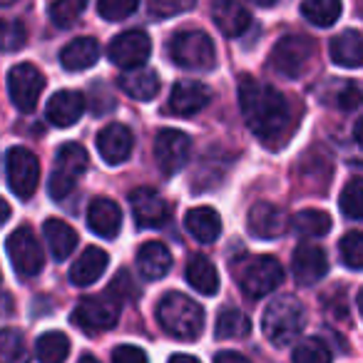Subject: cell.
Returning <instances> with one entry per match:
<instances>
[{"mask_svg":"<svg viewBox=\"0 0 363 363\" xmlns=\"http://www.w3.org/2000/svg\"><path fill=\"white\" fill-rule=\"evenodd\" d=\"M239 107L247 127L262 142H284L291 127V107L277 87L252 75L239 80Z\"/></svg>","mask_w":363,"mask_h":363,"instance_id":"6da1fadb","label":"cell"},{"mask_svg":"<svg viewBox=\"0 0 363 363\" xmlns=\"http://www.w3.org/2000/svg\"><path fill=\"white\" fill-rule=\"evenodd\" d=\"M157 321L169 336L194 341L204 328V308L179 291H167L157 303Z\"/></svg>","mask_w":363,"mask_h":363,"instance_id":"7a4b0ae2","label":"cell"},{"mask_svg":"<svg viewBox=\"0 0 363 363\" xmlns=\"http://www.w3.org/2000/svg\"><path fill=\"white\" fill-rule=\"evenodd\" d=\"M303 323H306V311L303 303L294 296H279L264 308L262 331L269 338L272 346H289L294 338H298Z\"/></svg>","mask_w":363,"mask_h":363,"instance_id":"3957f363","label":"cell"},{"mask_svg":"<svg viewBox=\"0 0 363 363\" xmlns=\"http://www.w3.org/2000/svg\"><path fill=\"white\" fill-rule=\"evenodd\" d=\"M169 60L182 70L207 72L217 65V50L207 33L202 30H179L172 35L169 45Z\"/></svg>","mask_w":363,"mask_h":363,"instance_id":"277c9868","label":"cell"},{"mask_svg":"<svg viewBox=\"0 0 363 363\" xmlns=\"http://www.w3.org/2000/svg\"><path fill=\"white\" fill-rule=\"evenodd\" d=\"M232 272L242 291L252 298H262L272 294L284 281V269L279 259L272 254H259V257H244L239 264H232Z\"/></svg>","mask_w":363,"mask_h":363,"instance_id":"5b68a950","label":"cell"},{"mask_svg":"<svg viewBox=\"0 0 363 363\" xmlns=\"http://www.w3.org/2000/svg\"><path fill=\"white\" fill-rule=\"evenodd\" d=\"M87 169V152L77 142H67L57 150L55 167H52V174L48 179V194H50L55 202L65 199L67 194L75 189L77 179L85 174Z\"/></svg>","mask_w":363,"mask_h":363,"instance_id":"8992f818","label":"cell"},{"mask_svg":"<svg viewBox=\"0 0 363 363\" xmlns=\"http://www.w3.org/2000/svg\"><path fill=\"white\" fill-rule=\"evenodd\" d=\"M313 60V43L306 35H286L272 48L269 65L284 77H301Z\"/></svg>","mask_w":363,"mask_h":363,"instance_id":"52a82bcc","label":"cell"},{"mask_svg":"<svg viewBox=\"0 0 363 363\" xmlns=\"http://www.w3.org/2000/svg\"><path fill=\"white\" fill-rule=\"evenodd\" d=\"M6 249L11 264L16 269L18 277L23 279H33L43 272L45 267V257H43L40 242H38L35 232L30 227H18L16 232L8 234L6 239Z\"/></svg>","mask_w":363,"mask_h":363,"instance_id":"ba28073f","label":"cell"},{"mask_svg":"<svg viewBox=\"0 0 363 363\" xmlns=\"http://www.w3.org/2000/svg\"><path fill=\"white\" fill-rule=\"evenodd\" d=\"M6 177L16 197L30 199L40 182V162L26 147H11L6 152Z\"/></svg>","mask_w":363,"mask_h":363,"instance_id":"9c48e42d","label":"cell"},{"mask_svg":"<svg viewBox=\"0 0 363 363\" xmlns=\"http://www.w3.org/2000/svg\"><path fill=\"white\" fill-rule=\"evenodd\" d=\"M45 90V77L33 62L13 65L8 72V95L21 112H33Z\"/></svg>","mask_w":363,"mask_h":363,"instance_id":"30bf717a","label":"cell"},{"mask_svg":"<svg viewBox=\"0 0 363 363\" xmlns=\"http://www.w3.org/2000/svg\"><path fill=\"white\" fill-rule=\"evenodd\" d=\"M120 321V303L105 296H85L72 311V323L90 333L110 331Z\"/></svg>","mask_w":363,"mask_h":363,"instance_id":"8fae6325","label":"cell"},{"mask_svg":"<svg viewBox=\"0 0 363 363\" xmlns=\"http://www.w3.org/2000/svg\"><path fill=\"white\" fill-rule=\"evenodd\" d=\"M152 52V40L142 30H125L110 43L107 57L122 70H140Z\"/></svg>","mask_w":363,"mask_h":363,"instance_id":"7c38bea8","label":"cell"},{"mask_svg":"<svg viewBox=\"0 0 363 363\" xmlns=\"http://www.w3.org/2000/svg\"><path fill=\"white\" fill-rule=\"evenodd\" d=\"M189 155H192V140L184 132L172 130V127L160 130L155 140V157L164 174H177L179 169H184Z\"/></svg>","mask_w":363,"mask_h":363,"instance_id":"4fadbf2b","label":"cell"},{"mask_svg":"<svg viewBox=\"0 0 363 363\" xmlns=\"http://www.w3.org/2000/svg\"><path fill=\"white\" fill-rule=\"evenodd\" d=\"M130 207L135 214L137 227L142 229H160L169 219V204L160 197L152 187H140L130 194Z\"/></svg>","mask_w":363,"mask_h":363,"instance_id":"5bb4252c","label":"cell"},{"mask_svg":"<svg viewBox=\"0 0 363 363\" xmlns=\"http://www.w3.org/2000/svg\"><path fill=\"white\" fill-rule=\"evenodd\" d=\"M289 222H291V219L286 217V212L272 202H257L247 214L249 234H254V237H259V239L281 237L289 229Z\"/></svg>","mask_w":363,"mask_h":363,"instance_id":"9a60e30c","label":"cell"},{"mask_svg":"<svg viewBox=\"0 0 363 363\" xmlns=\"http://www.w3.org/2000/svg\"><path fill=\"white\" fill-rule=\"evenodd\" d=\"M132 147H135V135L122 122H110L97 135V152L110 167L122 164L132 155Z\"/></svg>","mask_w":363,"mask_h":363,"instance_id":"2e32d148","label":"cell"},{"mask_svg":"<svg viewBox=\"0 0 363 363\" xmlns=\"http://www.w3.org/2000/svg\"><path fill=\"white\" fill-rule=\"evenodd\" d=\"M212 100V90H209L204 82L199 80H179L174 87H172L169 95V112L182 117L197 115L199 110L209 105Z\"/></svg>","mask_w":363,"mask_h":363,"instance_id":"e0dca14e","label":"cell"},{"mask_svg":"<svg viewBox=\"0 0 363 363\" xmlns=\"http://www.w3.org/2000/svg\"><path fill=\"white\" fill-rule=\"evenodd\" d=\"M294 279H296L301 286H311V284L321 281L328 272V259L326 252L316 244H301V247L294 252L291 259Z\"/></svg>","mask_w":363,"mask_h":363,"instance_id":"ac0fdd59","label":"cell"},{"mask_svg":"<svg viewBox=\"0 0 363 363\" xmlns=\"http://www.w3.org/2000/svg\"><path fill=\"white\" fill-rule=\"evenodd\" d=\"M87 227L102 239H115L122 229V212L112 199L95 197L87 207Z\"/></svg>","mask_w":363,"mask_h":363,"instance_id":"d6986e66","label":"cell"},{"mask_svg":"<svg viewBox=\"0 0 363 363\" xmlns=\"http://www.w3.org/2000/svg\"><path fill=\"white\" fill-rule=\"evenodd\" d=\"M85 112V97L77 90H60L48 100L45 117L55 127H72Z\"/></svg>","mask_w":363,"mask_h":363,"instance_id":"ffe728a7","label":"cell"},{"mask_svg":"<svg viewBox=\"0 0 363 363\" xmlns=\"http://www.w3.org/2000/svg\"><path fill=\"white\" fill-rule=\"evenodd\" d=\"M107 264H110V254L100 247H87L80 254V259H75V264L70 267V281L75 286H90L97 279L105 274Z\"/></svg>","mask_w":363,"mask_h":363,"instance_id":"44dd1931","label":"cell"},{"mask_svg":"<svg viewBox=\"0 0 363 363\" xmlns=\"http://www.w3.org/2000/svg\"><path fill=\"white\" fill-rule=\"evenodd\" d=\"M137 267L147 281H157L172 269V254L162 242H145L137 252Z\"/></svg>","mask_w":363,"mask_h":363,"instance_id":"7402d4cb","label":"cell"},{"mask_svg":"<svg viewBox=\"0 0 363 363\" xmlns=\"http://www.w3.org/2000/svg\"><path fill=\"white\" fill-rule=\"evenodd\" d=\"M100 57V45L95 38H75L60 52V65L67 72H80L92 67Z\"/></svg>","mask_w":363,"mask_h":363,"instance_id":"603a6c76","label":"cell"},{"mask_svg":"<svg viewBox=\"0 0 363 363\" xmlns=\"http://www.w3.org/2000/svg\"><path fill=\"white\" fill-rule=\"evenodd\" d=\"M212 21L227 38H239L252 26V13L239 3H214Z\"/></svg>","mask_w":363,"mask_h":363,"instance_id":"cb8c5ba5","label":"cell"},{"mask_svg":"<svg viewBox=\"0 0 363 363\" xmlns=\"http://www.w3.org/2000/svg\"><path fill=\"white\" fill-rule=\"evenodd\" d=\"M331 60L338 67H361L363 65V35L358 30H343L328 45Z\"/></svg>","mask_w":363,"mask_h":363,"instance_id":"d4e9b609","label":"cell"},{"mask_svg":"<svg viewBox=\"0 0 363 363\" xmlns=\"http://www.w3.org/2000/svg\"><path fill=\"white\" fill-rule=\"evenodd\" d=\"M184 277H187V284L199 291L202 296H214L219 291V272L207 257L197 254L187 262L184 267Z\"/></svg>","mask_w":363,"mask_h":363,"instance_id":"484cf974","label":"cell"},{"mask_svg":"<svg viewBox=\"0 0 363 363\" xmlns=\"http://www.w3.org/2000/svg\"><path fill=\"white\" fill-rule=\"evenodd\" d=\"M184 227L197 242L212 244L222 234V219H219L217 209L212 207H194L184 217Z\"/></svg>","mask_w":363,"mask_h":363,"instance_id":"4316f807","label":"cell"},{"mask_svg":"<svg viewBox=\"0 0 363 363\" xmlns=\"http://www.w3.org/2000/svg\"><path fill=\"white\" fill-rule=\"evenodd\" d=\"M43 234H45L48 247H50L52 257H55L57 262H62V259H67L72 252H75L77 232L67 222H62V219H45Z\"/></svg>","mask_w":363,"mask_h":363,"instance_id":"83f0119b","label":"cell"},{"mask_svg":"<svg viewBox=\"0 0 363 363\" xmlns=\"http://www.w3.org/2000/svg\"><path fill=\"white\" fill-rule=\"evenodd\" d=\"M120 87L122 92H127L135 100H155L157 92H160V77H157L155 70H147V67H140V70H130L120 77Z\"/></svg>","mask_w":363,"mask_h":363,"instance_id":"f1b7e54d","label":"cell"},{"mask_svg":"<svg viewBox=\"0 0 363 363\" xmlns=\"http://www.w3.org/2000/svg\"><path fill=\"white\" fill-rule=\"evenodd\" d=\"M291 227L298 237L318 239V237H326V234L331 232L333 222L323 209H301V212L291 219Z\"/></svg>","mask_w":363,"mask_h":363,"instance_id":"f546056e","label":"cell"},{"mask_svg":"<svg viewBox=\"0 0 363 363\" xmlns=\"http://www.w3.org/2000/svg\"><path fill=\"white\" fill-rule=\"evenodd\" d=\"M35 353L40 363H65L70 356V338L62 331H45L38 338Z\"/></svg>","mask_w":363,"mask_h":363,"instance_id":"4dcf8cb0","label":"cell"},{"mask_svg":"<svg viewBox=\"0 0 363 363\" xmlns=\"http://www.w3.org/2000/svg\"><path fill=\"white\" fill-rule=\"evenodd\" d=\"M343 6L338 0H306L301 3V16L318 28H331L341 18Z\"/></svg>","mask_w":363,"mask_h":363,"instance_id":"1f68e13d","label":"cell"},{"mask_svg":"<svg viewBox=\"0 0 363 363\" xmlns=\"http://www.w3.org/2000/svg\"><path fill=\"white\" fill-rule=\"evenodd\" d=\"M217 338H247L252 333V321L244 316L239 308H224L217 316V326H214Z\"/></svg>","mask_w":363,"mask_h":363,"instance_id":"d6a6232c","label":"cell"},{"mask_svg":"<svg viewBox=\"0 0 363 363\" xmlns=\"http://www.w3.org/2000/svg\"><path fill=\"white\" fill-rule=\"evenodd\" d=\"M0 363H28L26 341L18 328H3L0 333Z\"/></svg>","mask_w":363,"mask_h":363,"instance_id":"836d02e7","label":"cell"},{"mask_svg":"<svg viewBox=\"0 0 363 363\" xmlns=\"http://www.w3.org/2000/svg\"><path fill=\"white\" fill-rule=\"evenodd\" d=\"M291 358H294V363H331V351H328L321 338L311 336V338L298 341Z\"/></svg>","mask_w":363,"mask_h":363,"instance_id":"e575fe53","label":"cell"},{"mask_svg":"<svg viewBox=\"0 0 363 363\" xmlns=\"http://www.w3.org/2000/svg\"><path fill=\"white\" fill-rule=\"evenodd\" d=\"M341 212L351 219H363V179L346 182V187L341 189Z\"/></svg>","mask_w":363,"mask_h":363,"instance_id":"d590c367","label":"cell"},{"mask_svg":"<svg viewBox=\"0 0 363 363\" xmlns=\"http://www.w3.org/2000/svg\"><path fill=\"white\" fill-rule=\"evenodd\" d=\"M85 8H87L85 0H60V3H50V6H48V13H50L55 26L70 28L72 23L85 13Z\"/></svg>","mask_w":363,"mask_h":363,"instance_id":"8d00e7d4","label":"cell"},{"mask_svg":"<svg viewBox=\"0 0 363 363\" xmlns=\"http://www.w3.org/2000/svg\"><path fill=\"white\" fill-rule=\"evenodd\" d=\"M338 252L348 269H363V232H348L338 244Z\"/></svg>","mask_w":363,"mask_h":363,"instance_id":"74e56055","label":"cell"},{"mask_svg":"<svg viewBox=\"0 0 363 363\" xmlns=\"http://www.w3.org/2000/svg\"><path fill=\"white\" fill-rule=\"evenodd\" d=\"M107 296L112 298V301L122 303V301H132V298L137 296V286L135 281H132L130 272L127 269H122V272H117V277L110 281V286H107Z\"/></svg>","mask_w":363,"mask_h":363,"instance_id":"f35d334b","label":"cell"},{"mask_svg":"<svg viewBox=\"0 0 363 363\" xmlns=\"http://www.w3.org/2000/svg\"><path fill=\"white\" fill-rule=\"evenodd\" d=\"M135 11H137L135 0H130V3H122V0H102V3H97V16L110 23L125 21V18H130Z\"/></svg>","mask_w":363,"mask_h":363,"instance_id":"ab89813d","label":"cell"},{"mask_svg":"<svg viewBox=\"0 0 363 363\" xmlns=\"http://www.w3.org/2000/svg\"><path fill=\"white\" fill-rule=\"evenodd\" d=\"M26 28H23V23L18 21H6L3 23V48H6V52H13L18 50V48L26 45Z\"/></svg>","mask_w":363,"mask_h":363,"instance_id":"60d3db41","label":"cell"},{"mask_svg":"<svg viewBox=\"0 0 363 363\" xmlns=\"http://www.w3.org/2000/svg\"><path fill=\"white\" fill-rule=\"evenodd\" d=\"M336 105L341 107V110H356L358 105H363V90L356 82H346V85L338 87Z\"/></svg>","mask_w":363,"mask_h":363,"instance_id":"b9f144b4","label":"cell"},{"mask_svg":"<svg viewBox=\"0 0 363 363\" xmlns=\"http://www.w3.org/2000/svg\"><path fill=\"white\" fill-rule=\"evenodd\" d=\"M194 3H167V0H152L147 11L155 18H169V16H179V13L192 11Z\"/></svg>","mask_w":363,"mask_h":363,"instance_id":"7bdbcfd3","label":"cell"},{"mask_svg":"<svg viewBox=\"0 0 363 363\" xmlns=\"http://www.w3.org/2000/svg\"><path fill=\"white\" fill-rule=\"evenodd\" d=\"M112 363H150L147 353L142 348L132 346V343H122L112 351Z\"/></svg>","mask_w":363,"mask_h":363,"instance_id":"ee69618b","label":"cell"},{"mask_svg":"<svg viewBox=\"0 0 363 363\" xmlns=\"http://www.w3.org/2000/svg\"><path fill=\"white\" fill-rule=\"evenodd\" d=\"M214 363H252L247 356H242L239 351H219L214 356Z\"/></svg>","mask_w":363,"mask_h":363,"instance_id":"f6af8a7d","label":"cell"},{"mask_svg":"<svg viewBox=\"0 0 363 363\" xmlns=\"http://www.w3.org/2000/svg\"><path fill=\"white\" fill-rule=\"evenodd\" d=\"M169 363H199V358L189 356V353H177V356L169 358Z\"/></svg>","mask_w":363,"mask_h":363,"instance_id":"bcb514c9","label":"cell"},{"mask_svg":"<svg viewBox=\"0 0 363 363\" xmlns=\"http://www.w3.org/2000/svg\"><path fill=\"white\" fill-rule=\"evenodd\" d=\"M353 137H356V142L363 147V117L356 122V127H353Z\"/></svg>","mask_w":363,"mask_h":363,"instance_id":"7dc6e473","label":"cell"},{"mask_svg":"<svg viewBox=\"0 0 363 363\" xmlns=\"http://www.w3.org/2000/svg\"><path fill=\"white\" fill-rule=\"evenodd\" d=\"M77 363H100V361H97L95 356H90V353H87V356H82V358H80V361H77Z\"/></svg>","mask_w":363,"mask_h":363,"instance_id":"c3c4849f","label":"cell"},{"mask_svg":"<svg viewBox=\"0 0 363 363\" xmlns=\"http://www.w3.org/2000/svg\"><path fill=\"white\" fill-rule=\"evenodd\" d=\"M358 311H361V316H363V289L358 291Z\"/></svg>","mask_w":363,"mask_h":363,"instance_id":"681fc988","label":"cell"},{"mask_svg":"<svg viewBox=\"0 0 363 363\" xmlns=\"http://www.w3.org/2000/svg\"><path fill=\"white\" fill-rule=\"evenodd\" d=\"M8 217H11V207L6 204V207H3V222H8Z\"/></svg>","mask_w":363,"mask_h":363,"instance_id":"f907efd6","label":"cell"}]
</instances>
